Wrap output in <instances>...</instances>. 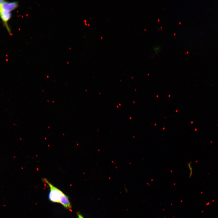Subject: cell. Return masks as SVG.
I'll return each mask as SVG.
<instances>
[{
    "label": "cell",
    "instance_id": "obj_6",
    "mask_svg": "<svg viewBox=\"0 0 218 218\" xmlns=\"http://www.w3.org/2000/svg\"><path fill=\"white\" fill-rule=\"evenodd\" d=\"M4 1H5L4 0H0V8Z\"/></svg>",
    "mask_w": 218,
    "mask_h": 218
},
{
    "label": "cell",
    "instance_id": "obj_4",
    "mask_svg": "<svg viewBox=\"0 0 218 218\" xmlns=\"http://www.w3.org/2000/svg\"><path fill=\"white\" fill-rule=\"evenodd\" d=\"M161 49L160 46L158 45H155L153 47V50L156 53H157Z\"/></svg>",
    "mask_w": 218,
    "mask_h": 218
},
{
    "label": "cell",
    "instance_id": "obj_2",
    "mask_svg": "<svg viewBox=\"0 0 218 218\" xmlns=\"http://www.w3.org/2000/svg\"><path fill=\"white\" fill-rule=\"evenodd\" d=\"M17 2H8L5 1L0 8V9L11 12L15 10L18 6Z\"/></svg>",
    "mask_w": 218,
    "mask_h": 218
},
{
    "label": "cell",
    "instance_id": "obj_5",
    "mask_svg": "<svg viewBox=\"0 0 218 218\" xmlns=\"http://www.w3.org/2000/svg\"><path fill=\"white\" fill-rule=\"evenodd\" d=\"M77 218H84L83 216L79 212L77 213Z\"/></svg>",
    "mask_w": 218,
    "mask_h": 218
},
{
    "label": "cell",
    "instance_id": "obj_1",
    "mask_svg": "<svg viewBox=\"0 0 218 218\" xmlns=\"http://www.w3.org/2000/svg\"><path fill=\"white\" fill-rule=\"evenodd\" d=\"M43 181L49 187L50 192L48 195L49 200L52 202L61 204L66 209L71 211V206L68 197L49 183L46 179H43Z\"/></svg>",
    "mask_w": 218,
    "mask_h": 218
},
{
    "label": "cell",
    "instance_id": "obj_3",
    "mask_svg": "<svg viewBox=\"0 0 218 218\" xmlns=\"http://www.w3.org/2000/svg\"><path fill=\"white\" fill-rule=\"evenodd\" d=\"M11 16V12L0 9V18L5 24L7 25V22L10 19Z\"/></svg>",
    "mask_w": 218,
    "mask_h": 218
}]
</instances>
